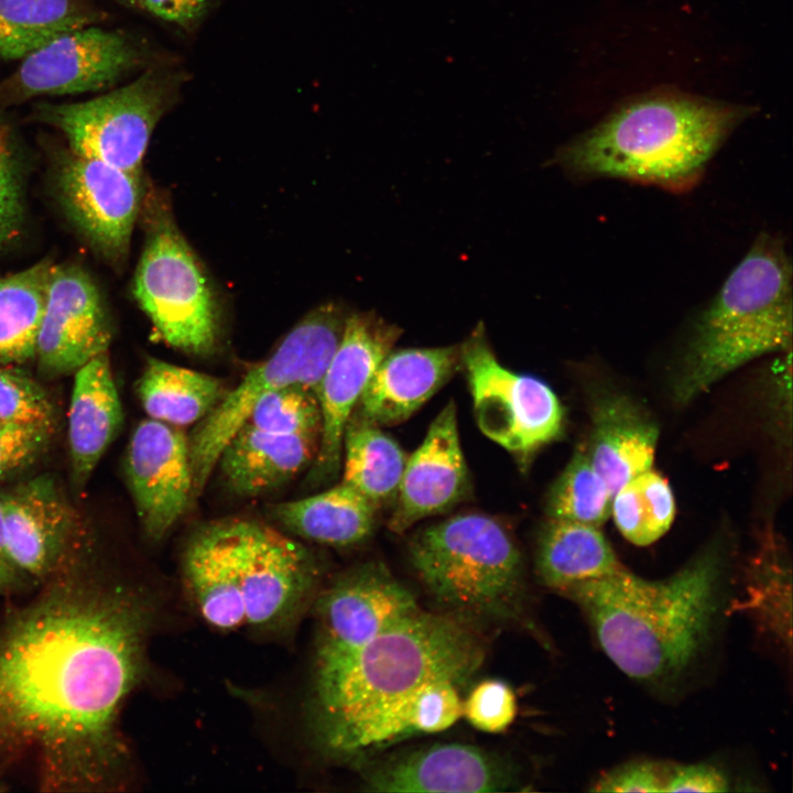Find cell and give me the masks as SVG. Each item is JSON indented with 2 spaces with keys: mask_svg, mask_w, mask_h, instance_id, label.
<instances>
[{
  "mask_svg": "<svg viewBox=\"0 0 793 793\" xmlns=\"http://www.w3.org/2000/svg\"><path fill=\"white\" fill-rule=\"evenodd\" d=\"M319 438L282 435L243 424L224 446L216 467L225 485L254 497L289 481L314 461Z\"/></svg>",
  "mask_w": 793,
  "mask_h": 793,
  "instance_id": "cell-23",
  "label": "cell"
},
{
  "mask_svg": "<svg viewBox=\"0 0 793 793\" xmlns=\"http://www.w3.org/2000/svg\"><path fill=\"white\" fill-rule=\"evenodd\" d=\"M484 658V642L466 620L419 609L351 653L316 665L313 714L322 748L350 758L376 720L432 682L464 684Z\"/></svg>",
  "mask_w": 793,
  "mask_h": 793,
  "instance_id": "cell-2",
  "label": "cell"
},
{
  "mask_svg": "<svg viewBox=\"0 0 793 793\" xmlns=\"http://www.w3.org/2000/svg\"><path fill=\"white\" fill-rule=\"evenodd\" d=\"M149 229L133 295L165 343L187 354H209L219 317L200 263L169 210L156 211Z\"/></svg>",
  "mask_w": 793,
  "mask_h": 793,
  "instance_id": "cell-9",
  "label": "cell"
},
{
  "mask_svg": "<svg viewBox=\"0 0 793 793\" xmlns=\"http://www.w3.org/2000/svg\"><path fill=\"white\" fill-rule=\"evenodd\" d=\"M612 495L582 444L546 497L550 519L600 526L610 515Z\"/></svg>",
  "mask_w": 793,
  "mask_h": 793,
  "instance_id": "cell-33",
  "label": "cell"
},
{
  "mask_svg": "<svg viewBox=\"0 0 793 793\" xmlns=\"http://www.w3.org/2000/svg\"><path fill=\"white\" fill-rule=\"evenodd\" d=\"M209 0H135L137 4L153 15L180 25H188L197 20Z\"/></svg>",
  "mask_w": 793,
  "mask_h": 793,
  "instance_id": "cell-42",
  "label": "cell"
},
{
  "mask_svg": "<svg viewBox=\"0 0 793 793\" xmlns=\"http://www.w3.org/2000/svg\"><path fill=\"white\" fill-rule=\"evenodd\" d=\"M98 20L86 0H0V59H21L53 37Z\"/></svg>",
  "mask_w": 793,
  "mask_h": 793,
  "instance_id": "cell-29",
  "label": "cell"
},
{
  "mask_svg": "<svg viewBox=\"0 0 793 793\" xmlns=\"http://www.w3.org/2000/svg\"><path fill=\"white\" fill-rule=\"evenodd\" d=\"M792 344V265L783 240L761 232L698 316L674 395L686 403L748 361Z\"/></svg>",
  "mask_w": 793,
  "mask_h": 793,
  "instance_id": "cell-6",
  "label": "cell"
},
{
  "mask_svg": "<svg viewBox=\"0 0 793 793\" xmlns=\"http://www.w3.org/2000/svg\"><path fill=\"white\" fill-rule=\"evenodd\" d=\"M724 557L709 546L673 575L647 579L622 566L563 593L626 675L661 683L681 675L710 638L723 599Z\"/></svg>",
  "mask_w": 793,
  "mask_h": 793,
  "instance_id": "cell-3",
  "label": "cell"
},
{
  "mask_svg": "<svg viewBox=\"0 0 793 793\" xmlns=\"http://www.w3.org/2000/svg\"><path fill=\"white\" fill-rule=\"evenodd\" d=\"M246 423L269 433L321 436L322 415L315 390L292 383L262 397Z\"/></svg>",
  "mask_w": 793,
  "mask_h": 793,
  "instance_id": "cell-35",
  "label": "cell"
},
{
  "mask_svg": "<svg viewBox=\"0 0 793 793\" xmlns=\"http://www.w3.org/2000/svg\"><path fill=\"white\" fill-rule=\"evenodd\" d=\"M171 80L148 72L91 99L35 106V121L63 133L69 150L141 175L152 132L172 97Z\"/></svg>",
  "mask_w": 793,
  "mask_h": 793,
  "instance_id": "cell-10",
  "label": "cell"
},
{
  "mask_svg": "<svg viewBox=\"0 0 793 793\" xmlns=\"http://www.w3.org/2000/svg\"><path fill=\"white\" fill-rule=\"evenodd\" d=\"M461 366L457 346L391 350L378 365L357 412L379 426L406 421Z\"/></svg>",
  "mask_w": 793,
  "mask_h": 793,
  "instance_id": "cell-21",
  "label": "cell"
},
{
  "mask_svg": "<svg viewBox=\"0 0 793 793\" xmlns=\"http://www.w3.org/2000/svg\"><path fill=\"white\" fill-rule=\"evenodd\" d=\"M29 579L30 578L17 567L8 553L0 503V594L9 595L15 593L23 587Z\"/></svg>",
  "mask_w": 793,
  "mask_h": 793,
  "instance_id": "cell-43",
  "label": "cell"
},
{
  "mask_svg": "<svg viewBox=\"0 0 793 793\" xmlns=\"http://www.w3.org/2000/svg\"><path fill=\"white\" fill-rule=\"evenodd\" d=\"M409 557L447 613L466 621H502L520 611L521 553L506 528L487 514H457L419 531Z\"/></svg>",
  "mask_w": 793,
  "mask_h": 793,
  "instance_id": "cell-7",
  "label": "cell"
},
{
  "mask_svg": "<svg viewBox=\"0 0 793 793\" xmlns=\"http://www.w3.org/2000/svg\"><path fill=\"white\" fill-rule=\"evenodd\" d=\"M111 327L100 292L77 264H54L35 348L44 374L75 372L108 351Z\"/></svg>",
  "mask_w": 793,
  "mask_h": 793,
  "instance_id": "cell-16",
  "label": "cell"
},
{
  "mask_svg": "<svg viewBox=\"0 0 793 793\" xmlns=\"http://www.w3.org/2000/svg\"><path fill=\"white\" fill-rule=\"evenodd\" d=\"M591 433L585 444L589 460L613 495L652 467L659 431L628 397H600L591 410Z\"/></svg>",
  "mask_w": 793,
  "mask_h": 793,
  "instance_id": "cell-22",
  "label": "cell"
},
{
  "mask_svg": "<svg viewBox=\"0 0 793 793\" xmlns=\"http://www.w3.org/2000/svg\"><path fill=\"white\" fill-rule=\"evenodd\" d=\"M419 609L413 594L380 563L345 574L316 606L315 666L351 653Z\"/></svg>",
  "mask_w": 793,
  "mask_h": 793,
  "instance_id": "cell-14",
  "label": "cell"
},
{
  "mask_svg": "<svg viewBox=\"0 0 793 793\" xmlns=\"http://www.w3.org/2000/svg\"><path fill=\"white\" fill-rule=\"evenodd\" d=\"M126 474L145 534L161 540L194 497L188 438L177 426L140 422L128 445Z\"/></svg>",
  "mask_w": 793,
  "mask_h": 793,
  "instance_id": "cell-17",
  "label": "cell"
},
{
  "mask_svg": "<svg viewBox=\"0 0 793 793\" xmlns=\"http://www.w3.org/2000/svg\"><path fill=\"white\" fill-rule=\"evenodd\" d=\"M469 488L457 410L449 401L432 421L422 444L408 457L388 526L402 533L461 501Z\"/></svg>",
  "mask_w": 793,
  "mask_h": 793,
  "instance_id": "cell-19",
  "label": "cell"
},
{
  "mask_svg": "<svg viewBox=\"0 0 793 793\" xmlns=\"http://www.w3.org/2000/svg\"><path fill=\"white\" fill-rule=\"evenodd\" d=\"M622 536L647 546L663 536L675 517V500L664 477L652 468L637 475L613 495L611 512Z\"/></svg>",
  "mask_w": 793,
  "mask_h": 793,
  "instance_id": "cell-32",
  "label": "cell"
},
{
  "mask_svg": "<svg viewBox=\"0 0 793 793\" xmlns=\"http://www.w3.org/2000/svg\"><path fill=\"white\" fill-rule=\"evenodd\" d=\"M52 431L48 426L0 422V478L36 458Z\"/></svg>",
  "mask_w": 793,
  "mask_h": 793,
  "instance_id": "cell-40",
  "label": "cell"
},
{
  "mask_svg": "<svg viewBox=\"0 0 793 793\" xmlns=\"http://www.w3.org/2000/svg\"><path fill=\"white\" fill-rule=\"evenodd\" d=\"M119 1H121L123 3H128V4H137L135 0H119Z\"/></svg>",
  "mask_w": 793,
  "mask_h": 793,
  "instance_id": "cell-44",
  "label": "cell"
},
{
  "mask_svg": "<svg viewBox=\"0 0 793 793\" xmlns=\"http://www.w3.org/2000/svg\"><path fill=\"white\" fill-rule=\"evenodd\" d=\"M183 566L202 616L219 629L281 624L312 596L318 577L302 544L251 520L197 532Z\"/></svg>",
  "mask_w": 793,
  "mask_h": 793,
  "instance_id": "cell-5",
  "label": "cell"
},
{
  "mask_svg": "<svg viewBox=\"0 0 793 793\" xmlns=\"http://www.w3.org/2000/svg\"><path fill=\"white\" fill-rule=\"evenodd\" d=\"M61 202L89 245L122 264L141 203L140 175L69 152L56 174Z\"/></svg>",
  "mask_w": 793,
  "mask_h": 793,
  "instance_id": "cell-15",
  "label": "cell"
},
{
  "mask_svg": "<svg viewBox=\"0 0 793 793\" xmlns=\"http://www.w3.org/2000/svg\"><path fill=\"white\" fill-rule=\"evenodd\" d=\"M750 112L695 97L640 98L564 144L554 162L579 181L615 178L686 193Z\"/></svg>",
  "mask_w": 793,
  "mask_h": 793,
  "instance_id": "cell-4",
  "label": "cell"
},
{
  "mask_svg": "<svg viewBox=\"0 0 793 793\" xmlns=\"http://www.w3.org/2000/svg\"><path fill=\"white\" fill-rule=\"evenodd\" d=\"M775 547H768L754 561L747 576L742 608L748 610L763 629L791 648V574L785 572L783 557Z\"/></svg>",
  "mask_w": 793,
  "mask_h": 793,
  "instance_id": "cell-34",
  "label": "cell"
},
{
  "mask_svg": "<svg viewBox=\"0 0 793 793\" xmlns=\"http://www.w3.org/2000/svg\"><path fill=\"white\" fill-rule=\"evenodd\" d=\"M140 56L128 36L97 23L64 32L21 58L0 82V107L107 89L133 69Z\"/></svg>",
  "mask_w": 793,
  "mask_h": 793,
  "instance_id": "cell-12",
  "label": "cell"
},
{
  "mask_svg": "<svg viewBox=\"0 0 793 793\" xmlns=\"http://www.w3.org/2000/svg\"><path fill=\"white\" fill-rule=\"evenodd\" d=\"M372 792H502L517 784L512 767L464 743H436L389 758L366 776Z\"/></svg>",
  "mask_w": 793,
  "mask_h": 793,
  "instance_id": "cell-18",
  "label": "cell"
},
{
  "mask_svg": "<svg viewBox=\"0 0 793 793\" xmlns=\"http://www.w3.org/2000/svg\"><path fill=\"white\" fill-rule=\"evenodd\" d=\"M68 413L72 476L83 488L122 423L108 351L77 369Z\"/></svg>",
  "mask_w": 793,
  "mask_h": 793,
  "instance_id": "cell-24",
  "label": "cell"
},
{
  "mask_svg": "<svg viewBox=\"0 0 793 793\" xmlns=\"http://www.w3.org/2000/svg\"><path fill=\"white\" fill-rule=\"evenodd\" d=\"M459 350L478 427L525 467L563 432L564 410L558 398L540 379L502 366L481 323Z\"/></svg>",
  "mask_w": 793,
  "mask_h": 793,
  "instance_id": "cell-11",
  "label": "cell"
},
{
  "mask_svg": "<svg viewBox=\"0 0 793 793\" xmlns=\"http://www.w3.org/2000/svg\"><path fill=\"white\" fill-rule=\"evenodd\" d=\"M54 263L44 259L0 278V362L35 358L37 334Z\"/></svg>",
  "mask_w": 793,
  "mask_h": 793,
  "instance_id": "cell-30",
  "label": "cell"
},
{
  "mask_svg": "<svg viewBox=\"0 0 793 793\" xmlns=\"http://www.w3.org/2000/svg\"><path fill=\"white\" fill-rule=\"evenodd\" d=\"M457 684L432 682L369 726L357 740L354 756L416 734L438 732L453 726L463 715Z\"/></svg>",
  "mask_w": 793,
  "mask_h": 793,
  "instance_id": "cell-31",
  "label": "cell"
},
{
  "mask_svg": "<svg viewBox=\"0 0 793 793\" xmlns=\"http://www.w3.org/2000/svg\"><path fill=\"white\" fill-rule=\"evenodd\" d=\"M0 422L53 428L54 408L32 378L18 369L0 367Z\"/></svg>",
  "mask_w": 793,
  "mask_h": 793,
  "instance_id": "cell-36",
  "label": "cell"
},
{
  "mask_svg": "<svg viewBox=\"0 0 793 793\" xmlns=\"http://www.w3.org/2000/svg\"><path fill=\"white\" fill-rule=\"evenodd\" d=\"M345 321L344 309L335 303L312 311L202 420L188 438L193 496L204 490L224 446L262 397L292 383L315 390L339 344Z\"/></svg>",
  "mask_w": 793,
  "mask_h": 793,
  "instance_id": "cell-8",
  "label": "cell"
},
{
  "mask_svg": "<svg viewBox=\"0 0 793 793\" xmlns=\"http://www.w3.org/2000/svg\"><path fill=\"white\" fill-rule=\"evenodd\" d=\"M463 714L478 730L485 732L504 731L517 715V700L512 689L498 680L477 684L469 693Z\"/></svg>",
  "mask_w": 793,
  "mask_h": 793,
  "instance_id": "cell-37",
  "label": "cell"
},
{
  "mask_svg": "<svg viewBox=\"0 0 793 793\" xmlns=\"http://www.w3.org/2000/svg\"><path fill=\"white\" fill-rule=\"evenodd\" d=\"M379 509L341 481L323 492L273 508L279 522L296 535L333 546L357 544L372 532Z\"/></svg>",
  "mask_w": 793,
  "mask_h": 793,
  "instance_id": "cell-26",
  "label": "cell"
},
{
  "mask_svg": "<svg viewBox=\"0 0 793 793\" xmlns=\"http://www.w3.org/2000/svg\"><path fill=\"white\" fill-rule=\"evenodd\" d=\"M535 566L541 582L563 594L623 565L598 526L550 519L539 536Z\"/></svg>",
  "mask_w": 793,
  "mask_h": 793,
  "instance_id": "cell-25",
  "label": "cell"
},
{
  "mask_svg": "<svg viewBox=\"0 0 793 793\" xmlns=\"http://www.w3.org/2000/svg\"><path fill=\"white\" fill-rule=\"evenodd\" d=\"M137 392L150 419L178 427L202 421L227 391L218 378L149 358Z\"/></svg>",
  "mask_w": 793,
  "mask_h": 793,
  "instance_id": "cell-27",
  "label": "cell"
},
{
  "mask_svg": "<svg viewBox=\"0 0 793 793\" xmlns=\"http://www.w3.org/2000/svg\"><path fill=\"white\" fill-rule=\"evenodd\" d=\"M23 221L22 188L10 132L0 121V249L19 233Z\"/></svg>",
  "mask_w": 793,
  "mask_h": 793,
  "instance_id": "cell-38",
  "label": "cell"
},
{
  "mask_svg": "<svg viewBox=\"0 0 793 793\" xmlns=\"http://www.w3.org/2000/svg\"><path fill=\"white\" fill-rule=\"evenodd\" d=\"M343 481L378 509L394 501L406 455L379 425L352 412L343 436Z\"/></svg>",
  "mask_w": 793,
  "mask_h": 793,
  "instance_id": "cell-28",
  "label": "cell"
},
{
  "mask_svg": "<svg viewBox=\"0 0 793 793\" xmlns=\"http://www.w3.org/2000/svg\"><path fill=\"white\" fill-rule=\"evenodd\" d=\"M8 553L32 580L48 579L70 546L74 515L53 479L40 476L0 497Z\"/></svg>",
  "mask_w": 793,
  "mask_h": 793,
  "instance_id": "cell-20",
  "label": "cell"
},
{
  "mask_svg": "<svg viewBox=\"0 0 793 793\" xmlns=\"http://www.w3.org/2000/svg\"><path fill=\"white\" fill-rule=\"evenodd\" d=\"M729 791L727 775L708 763L672 764L667 792H726Z\"/></svg>",
  "mask_w": 793,
  "mask_h": 793,
  "instance_id": "cell-41",
  "label": "cell"
},
{
  "mask_svg": "<svg viewBox=\"0 0 793 793\" xmlns=\"http://www.w3.org/2000/svg\"><path fill=\"white\" fill-rule=\"evenodd\" d=\"M402 330L373 312L346 317L339 344L315 387L322 430L311 478L333 479L340 469L345 427L381 360Z\"/></svg>",
  "mask_w": 793,
  "mask_h": 793,
  "instance_id": "cell-13",
  "label": "cell"
},
{
  "mask_svg": "<svg viewBox=\"0 0 793 793\" xmlns=\"http://www.w3.org/2000/svg\"><path fill=\"white\" fill-rule=\"evenodd\" d=\"M672 763L638 760L619 765L595 784L597 792H667Z\"/></svg>",
  "mask_w": 793,
  "mask_h": 793,
  "instance_id": "cell-39",
  "label": "cell"
},
{
  "mask_svg": "<svg viewBox=\"0 0 793 793\" xmlns=\"http://www.w3.org/2000/svg\"><path fill=\"white\" fill-rule=\"evenodd\" d=\"M0 627V764L31 753L41 784L97 791L126 759L123 704L140 681L152 608L141 591L59 567Z\"/></svg>",
  "mask_w": 793,
  "mask_h": 793,
  "instance_id": "cell-1",
  "label": "cell"
}]
</instances>
